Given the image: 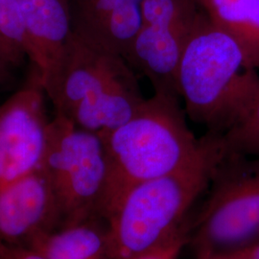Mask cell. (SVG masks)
<instances>
[{"label": "cell", "mask_w": 259, "mask_h": 259, "mask_svg": "<svg viewBox=\"0 0 259 259\" xmlns=\"http://www.w3.org/2000/svg\"><path fill=\"white\" fill-rule=\"evenodd\" d=\"M58 228L55 199L41 167L0 188V244L25 246Z\"/></svg>", "instance_id": "cell-9"}, {"label": "cell", "mask_w": 259, "mask_h": 259, "mask_svg": "<svg viewBox=\"0 0 259 259\" xmlns=\"http://www.w3.org/2000/svg\"><path fill=\"white\" fill-rule=\"evenodd\" d=\"M0 47H2L3 48H4V47L1 45V42H0ZM4 49H5V48H4ZM5 50H6V49H5ZM6 52H7V50H6ZM7 53H8V52H7ZM8 54H9V53H8ZM10 57H11V56H10ZM11 58H12V57H11ZM13 61H14V60H13ZM15 64H16V63H15Z\"/></svg>", "instance_id": "cell-20"}, {"label": "cell", "mask_w": 259, "mask_h": 259, "mask_svg": "<svg viewBox=\"0 0 259 259\" xmlns=\"http://www.w3.org/2000/svg\"><path fill=\"white\" fill-rule=\"evenodd\" d=\"M200 9L240 47L245 62L259 71V0H197Z\"/></svg>", "instance_id": "cell-13"}, {"label": "cell", "mask_w": 259, "mask_h": 259, "mask_svg": "<svg viewBox=\"0 0 259 259\" xmlns=\"http://www.w3.org/2000/svg\"><path fill=\"white\" fill-rule=\"evenodd\" d=\"M12 65H15V62L6 50L0 47V85L8 82Z\"/></svg>", "instance_id": "cell-18"}, {"label": "cell", "mask_w": 259, "mask_h": 259, "mask_svg": "<svg viewBox=\"0 0 259 259\" xmlns=\"http://www.w3.org/2000/svg\"><path fill=\"white\" fill-rule=\"evenodd\" d=\"M40 167L55 199L59 228L101 218L107 160L98 134L57 114L47 125Z\"/></svg>", "instance_id": "cell-5"}, {"label": "cell", "mask_w": 259, "mask_h": 259, "mask_svg": "<svg viewBox=\"0 0 259 259\" xmlns=\"http://www.w3.org/2000/svg\"><path fill=\"white\" fill-rule=\"evenodd\" d=\"M57 114L101 135L119 127L145 101L133 67L72 31L55 71L42 85Z\"/></svg>", "instance_id": "cell-3"}, {"label": "cell", "mask_w": 259, "mask_h": 259, "mask_svg": "<svg viewBox=\"0 0 259 259\" xmlns=\"http://www.w3.org/2000/svg\"><path fill=\"white\" fill-rule=\"evenodd\" d=\"M180 99L178 95L154 92L129 120L99 135L107 160L104 220L131 187L194 163L220 138L207 134L197 139Z\"/></svg>", "instance_id": "cell-1"}, {"label": "cell", "mask_w": 259, "mask_h": 259, "mask_svg": "<svg viewBox=\"0 0 259 259\" xmlns=\"http://www.w3.org/2000/svg\"><path fill=\"white\" fill-rule=\"evenodd\" d=\"M210 192L189 242L197 259L247 246L259 238V157L223 152Z\"/></svg>", "instance_id": "cell-6"}, {"label": "cell", "mask_w": 259, "mask_h": 259, "mask_svg": "<svg viewBox=\"0 0 259 259\" xmlns=\"http://www.w3.org/2000/svg\"><path fill=\"white\" fill-rule=\"evenodd\" d=\"M221 137L194 163L128 189L106 218L111 259H134L170 239L210 184L223 155Z\"/></svg>", "instance_id": "cell-4"}, {"label": "cell", "mask_w": 259, "mask_h": 259, "mask_svg": "<svg viewBox=\"0 0 259 259\" xmlns=\"http://www.w3.org/2000/svg\"><path fill=\"white\" fill-rule=\"evenodd\" d=\"M0 259H47L25 246L0 244Z\"/></svg>", "instance_id": "cell-17"}, {"label": "cell", "mask_w": 259, "mask_h": 259, "mask_svg": "<svg viewBox=\"0 0 259 259\" xmlns=\"http://www.w3.org/2000/svg\"><path fill=\"white\" fill-rule=\"evenodd\" d=\"M221 140L227 153L259 157V93L248 114Z\"/></svg>", "instance_id": "cell-15"}, {"label": "cell", "mask_w": 259, "mask_h": 259, "mask_svg": "<svg viewBox=\"0 0 259 259\" xmlns=\"http://www.w3.org/2000/svg\"><path fill=\"white\" fill-rule=\"evenodd\" d=\"M185 114L222 137L250 111L259 93L258 70L248 66L240 47L201 10L177 71Z\"/></svg>", "instance_id": "cell-2"}, {"label": "cell", "mask_w": 259, "mask_h": 259, "mask_svg": "<svg viewBox=\"0 0 259 259\" xmlns=\"http://www.w3.org/2000/svg\"><path fill=\"white\" fill-rule=\"evenodd\" d=\"M31 60L41 85L55 71L72 35L71 16L65 0H19Z\"/></svg>", "instance_id": "cell-11"}, {"label": "cell", "mask_w": 259, "mask_h": 259, "mask_svg": "<svg viewBox=\"0 0 259 259\" xmlns=\"http://www.w3.org/2000/svg\"><path fill=\"white\" fill-rule=\"evenodd\" d=\"M143 0H68L72 31L93 47L124 59L142 24Z\"/></svg>", "instance_id": "cell-10"}, {"label": "cell", "mask_w": 259, "mask_h": 259, "mask_svg": "<svg viewBox=\"0 0 259 259\" xmlns=\"http://www.w3.org/2000/svg\"><path fill=\"white\" fill-rule=\"evenodd\" d=\"M250 244L244 246L239 249L219 253L212 256H208L202 259H250Z\"/></svg>", "instance_id": "cell-19"}, {"label": "cell", "mask_w": 259, "mask_h": 259, "mask_svg": "<svg viewBox=\"0 0 259 259\" xmlns=\"http://www.w3.org/2000/svg\"><path fill=\"white\" fill-rule=\"evenodd\" d=\"M141 9L142 24L125 60L154 92L179 96L178 67L201 9L197 0H143Z\"/></svg>", "instance_id": "cell-7"}, {"label": "cell", "mask_w": 259, "mask_h": 259, "mask_svg": "<svg viewBox=\"0 0 259 259\" xmlns=\"http://www.w3.org/2000/svg\"><path fill=\"white\" fill-rule=\"evenodd\" d=\"M0 42L15 63L23 54L31 58V46L24 29L19 0H0Z\"/></svg>", "instance_id": "cell-14"}, {"label": "cell", "mask_w": 259, "mask_h": 259, "mask_svg": "<svg viewBox=\"0 0 259 259\" xmlns=\"http://www.w3.org/2000/svg\"><path fill=\"white\" fill-rule=\"evenodd\" d=\"M25 247L47 259H111L107 224L101 218L40 232Z\"/></svg>", "instance_id": "cell-12"}, {"label": "cell", "mask_w": 259, "mask_h": 259, "mask_svg": "<svg viewBox=\"0 0 259 259\" xmlns=\"http://www.w3.org/2000/svg\"><path fill=\"white\" fill-rule=\"evenodd\" d=\"M190 230V224L185 222L170 239L156 249L134 259H178L182 250L189 242Z\"/></svg>", "instance_id": "cell-16"}, {"label": "cell", "mask_w": 259, "mask_h": 259, "mask_svg": "<svg viewBox=\"0 0 259 259\" xmlns=\"http://www.w3.org/2000/svg\"><path fill=\"white\" fill-rule=\"evenodd\" d=\"M40 81L0 106V188L40 166L47 122Z\"/></svg>", "instance_id": "cell-8"}]
</instances>
